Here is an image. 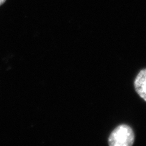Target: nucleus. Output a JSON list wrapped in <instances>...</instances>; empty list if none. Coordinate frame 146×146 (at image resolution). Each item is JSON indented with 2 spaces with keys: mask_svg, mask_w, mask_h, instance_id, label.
<instances>
[{
  "mask_svg": "<svg viewBox=\"0 0 146 146\" xmlns=\"http://www.w3.org/2000/svg\"><path fill=\"white\" fill-rule=\"evenodd\" d=\"M133 129L128 125L121 124L116 127L108 139L110 146H131L135 142Z\"/></svg>",
  "mask_w": 146,
  "mask_h": 146,
  "instance_id": "f257e3e1",
  "label": "nucleus"
},
{
  "mask_svg": "<svg viewBox=\"0 0 146 146\" xmlns=\"http://www.w3.org/2000/svg\"><path fill=\"white\" fill-rule=\"evenodd\" d=\"M134 87L137 94L146 102V68L141 70L136 76Z\"/></svg>",
  "mask_w": 146,
  "mask_h": 146,
  "instance_id": "f03ea898",
  "label": "nucleus"
},
{
  "mask_svg": "<svg viewBox=\"0 0 146 146\" xmlns=\"http://www.w3.org/2000/svg\"><path fill=\"white\" fill-rule=\"evenodd\" d=\"M6 0H0V6L3 5V4L6 2Z\"/></svg>",
  "mask_w": 146,
  "mask_h": 146,
  "instance_id": "7ed1b4c3",
  "label": "nucleus"
}]
</instances>
